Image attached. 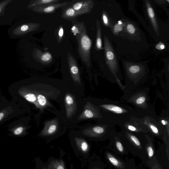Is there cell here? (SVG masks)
I'll list each match as a JSON object with an SVG mask.
<instances>
[{"label": "cell", "instance_id": "cell-20", "mask_svg": "<svg viewBox=\"0 0 169 169\" xmlns=\"http://www.w3.org/2000/svg\"><path fill=\"white\" fill-rule=\"evenodd\" d=\"M145 150L146 151L147 153L149 158L150 159L152 158L155 153L153 145L152 143L148 144L145 147Z\"/></svg>", "mask_w": 169, "mask_h": 169}, {"label": "cell", "instance_id": "cell-2", "mask_svg": "<svg viewBox=\"0 0 169 169\" xmlns=\"http://www.w3.org/2000/svg\"><path fill=\"white\" fill-rule=\"evenodd\" d=\"M71 146L76 156L86 161L89 159L91 146L83 137L74 135L70 139Z\"/></svg>", "mask_w": 169, "mask_h": 169}, {"label": "cell", "instance_id": "cell-37", "mask_svg": "<svg viewBox=\"0 0 169 169\" xmlns=\"http://www.w3.org/2000/svg\"><path fill=\"white\" fill-rule=\"evenodd\" d=\"M162 124H163V125H165L166 124V123L165 121L164 120H162Z\"/></svg>", "mask_w": 169, "mask_h": 169}, {"label": "cell", "instance_id": "cell-23", "mask_svg": "<svg viewBox=\"0 0 169 169\" xmlns=\"http://www.w3.org/2000/svg\"><path fill=\"white\" fill-rule=\"evenodd\" d=\"M37 101L38 105L44 107L46 105L47 99L42 94H39L37 96Z\"/></svg>", "mask_w": 169, "mask_h": 169}, {"label": "cell", "instance_id": "cell-11", "mask_svg": "<svg viewBox=\"0 0 169 169\" xmlns=\"http://www.w3.org/2000/svg\"><path fill=\"white\" fill-rule=\"evenodd\" d=\"M65 102L67 115L68 117H70L73 114L75 108V100L72 96L70 94H67L65 97Z\"/></svg>", "mask_w": 169, "mask_h": 169}, {"label": "cell", "instance_id": "cell-3", "mask_svg": "<svg viewBox=\"0 0 169 169\" xmlns=\"http://www.w3.org/2000/svg\"><path fill=\"white\" fill-rule=\"evenodd\" d=\"M60 150V156L59 158L50 157L47 161L44 162L40 158L37 159L36 169H68L64 159V151Z\"/></svg>", "mask_w": 169, "mask_h": 169}, {"label": "cell", "instance_id": "cell-8", "mask_svg": "<svg viewBox=\"0 0 169 169\" xmlns=\"http://www.w3.org/2000/svg\"><path fill=\"white\" fill-rule=\"evenodd\" d=\"M67 60L71 75L74 81L80 83V77L78 64L75 58L70 53L67 54Z\"/></svg>", "mask_w": 169, "mask_h": 169}, {"label": "cell", "instance_id": "cell-32", "mask_svg": "<svg viewBox=\"0 0 169 169\" xmlns=\"http://www.w3.org/2000/svg\"><path fill=\"white\" fill-rule=\"evenodd\" d=\"M146 100L144 97H142L139 98L136 101V103L138 105L143 103Z\"/></svg>", "mask_w": 169, "mask_h": 169}, {"label": "cell", "instance_id": "cell-6", "mask_svg": "<svg viewBox=\"0 0 169 169\" xmlns=\"http://www.w3.org/2000/svg\"><path fill=\"white\" fill-rule=\"evenodd\" d=\"M58 127L55 121H48L45 126L40 134V136L47 139V142H49L53 139L58 137Z\"/></svg>", "mask_w": 169, "mask_h": 169}, {"label": "cell", "instance_id": "cell-21", "mask_svg": "<svg viewBox=\"0 0 169 169\" xmlns=\"http://www.w3.org/2000/svg\"><path fill=\"white\" fill-rule=\"evenodd\" d=\"M104 108L108 109L110 110L121 113L123 112V110L120 107L117 106L111 105H103L102 106Z\"/></svg>", "mask_w": 169, "mask_h": 169}, {"label": "cell", "instance_id": "cell-31", "mask_svg": "<svg viewBox=\"0 0 169 169\" xmlns=\"http://www.w3.org/2000/svg\"><path fill=\"white\" fill-rule=\"evenodd\" d=\"M10 1H4L0 4V13L1 12V11L3 10V9Z\"/></svg>", "mask_w": 169, "mask_h": 169}, {"label": "cell", "instance_id": "cell-1", "mask_svg": "<svg viewBox=\"0 0 169 169\" xmlns=\"http://www.w3.org/2000/svg\"><path fill=\"white\" fill-rule=\"evenodd\" d=\"M78 23L79 32L75 36L78 43L79 54L84 63L88 67H90L91 41L88 36L84 23L78 22Z\"/></svg>", "mask_w": 169, "mask_h": 169}, {"label": "cell", "instance_id": "cell-27", "mask_svg": "<svg viewBox=\"0 0 169 169\" xmlns=\"http://www.w3.org/2000/svg\"><path fill=\"white\" fill-rule=\"evenodd\" d=\"M25 129L24 127L20 126L18 127L14 130L13 132L14 135H21L25 131Z\"/></svg>", "mask_w": 169, "mask_h": 169}, {"label": "cell", "instance_id": "cell-16", "mask_svg": "<svg viewBox=\"0 0 169 169\" xmlns=\"http://www.w3.org/2000/svg\"><path fill=\"white\" fill-rule=\"evenodd\" d=\"M106 156L109 161L114 167L120 169H123L124 168L123 163L119 161V159L109 153H106Z\"/></svg>", "mask_w": 169, "mask_h": 169}, {"label": "cell", "instance_id": "cell-4", "mask_svg": "<svg viewBox=\"0 0 169 169\" xmlns=\"http://www.w3.org/2000/svg\"><path fill=\"white\" fill-rule=\"evenodd\" d=\"M105 49L106 60L111 70L115 72L118 69L116 56L110 42L107 37H104Z\"/></svg>", "mask_w": 169, "mask_h": 169}, {"label": "cell", "instance_id": "cell-13", "mask_svg": "<svg viewBox=\"0 0 169 169\" xmlns=\"http://www.w3.org/2000/svg\"><path fill=\"white\" fill-rule=\"evenodd\" d=\"M61 0H35L31 1L28 7L32 8L37 7L58 3Z\"/></svg>", "mask_w": 169, "mask_h": 169}, {"label": "cell", "instance_id": "cell-35", "mask_svg": "<svg viewBox=\"0 0 169 169\" xmlns=\"http://www.w3.org/2000/svg\"><path fill=\"white\" fill-rule=\"evenodd\" d=\"M150 127L151 129L152 130V132L154 133H155V134L158 135L159 131L157 127L152 125H151Z\"/></svg>", "mask_w": 169, "mask_h": 169}, {"label": "cell", "instance_id": "cell-25", "mask_svg": "<svg viewBox=\"0 0 169 169\" xmlns=\"http://www.w3.org/2000/svg\"><path fill=\"white\" fill-rule=\"evenodd\" d=\"M124 24L121 21L116 25L113 28L114 33L115 34H118L119 32L122 30Z\"/></svg>", "mask_w": 169, "mask_h": 169}, {"label": "cell", "instance_id": "cell-34", "mask_svg": "<svg viewBox=\"0 0 169 169\" xmlns=\"http://www.w3.org/2000/svg\"><path fill=\"white\" fill-rule=\"evenodd\" d=\"M29 29V26L28 25H24L21 26L20 28V30L23 32H25L28 31Z\"/></svg>", "mask_w": 169, "mask_h": 169}, {"label": "cell", "instance_id": "cell-38", "mask_svg": "<svg viewBox=\"0 0 169 169\" xmlns=\"http://www.w3.org/2000/svg\"><path fill=\"white\" fill-rule=\"evenodd\" d=\"M153 169H161L159 168L158 167H155Z\"/></svg>", "mask_w": 169, "mask_h": 169}, {"label": "cell", "instance_id": "cell-10", "mask_svg": "<svg viewBox=\"0 0 169 169\" xmlns=\"http://www.w3.org/2000/svg\"><path fill=\"white\" fill-rule=\"evenodd\" d=\"M146 1L147 11L148 15H149L151 23H152L154 28V29H155L157 34L159 35L158 23H157V22L155 13H154V10L152 6H151L150 2L148 1Z\"/></svg>", "mask_w": 169, "mask_h": 169}, {"label": "cell", "instance_id": "cell-15", "mask_svg": "<svg viewBox=\"0 0 169 169\" xmlns=\"http://www.w3.org/2000/svg\"><path fill=\"white\" fill-rule=\"evenodd\" d=\"M97 33L96 42V49L97 50L102 49V30L100 23L98 20H97Z\"/></svg>", "mask_w": 169, "mask_h": 169}, {"label": "cell", "instance_id": "cell-36", "mask_svg": "<svg viewBox=\"0 0 169 169\" xmlns=\"http://www.w3.org/2000/svg\"><path fill=\"white\" fill-rule=\"evenodd\" d=\"M128 129L131 131L135 132L136 130V129L135 127L132 126H129L128 127Z\"/></svg>", "mask_w": 169, "mask_h": 169}, {"label": "cell", "instance_id": "cell-12", "mask_svg": "<svg viewBox=\"0 0 169 169\" xmlns=\"http://www.w3.org/2000/svg\"><path fill=\"white\" fill-rule=\"evenodd\" d=\"M38 61L43 64H49L52 61V56L48 52L43 53L40 50H36V55Z\"/></svg>", "mask_w": 169, "mask_h": 169}, {"label": "cell", "instance_id": "cell-30", "mask_svg": "<svg viewBox=\"0 0 169 169\" xmlns=\"http://www.w3.org/2000/svg\"><path fill=\"white\" fill-rule=\"evenodd\" d=\"M102 18L104 24L106 26H110V24L109 19L105 11H103V12Z\"/></svg>", "mask_w": 169, "mask_h": 169}, {"label": "cell", "instance_id": "cell-9", "mask_svg": "<svg viewBox=\"0 0 169 169\" xmlns=\"http://www.w3.org/2000/svg\"><path fill=\"white\" fill-rule=\"evenodd\" d=\"M80 15L70 6L63 9L61 13V17L64 19L73 21Z\"/></svg>", "mask_w": 169, "mask_h": 169}, {"label": "cell", "instance_id": "cell-22", "mask_svg": "<svg viewBox=\"0 0 169 169\" xmlns=\"http://www.w3.org/2000/svg\"><path fill=\"white\" fill-rule=\"evenodd\" d=\"M115 148L117 152L120 154H124L125 153V150L122 143L119 141L115 142Z\"/></svg>", "mask_w": 169, "mask_h": 169}, {"label": "cell", "instance_id": "cell-29", "mask_svg": "<svg viewBox=\"0 0 169 169\" xmlns=\"http://www.w3.org/2000/svg\"><path fill=\"white\" fill-rule=\"evenodd\" d=\"M64 33V29L63 26H60V28H59V29L58 34V35H57L58 42L59 43H60L61 42L62 39V37H63V36Z\"/></svg>", "mask_w": 169, "mask_h": 169}, {"label": "cell", "instance_id": "cell-14", "mask_svg": "<svg viewBox=\"0 0 169 169\" xmlns=\"http://www.w3.org/2000/svg\"><path fill=\"white\" fill-rule=\"evenodd\" d=\"M94 114L92 109L89 103H87L83 111L78 117V120L87 119L94 118Z\"/></svg>", "mask_w": 169, "mask_h": 169}, {"label": "cell", "instance_id": "cell-17", "mask_svg": "<svg viewBox=\"0 0 169 169\" xmlns=\"http://www.w3.org/2000/svg\"><path fill=\"white\" fill-rule=\"evenodd\" d=\"M22 95L28 101L35 104L38 106V104L37 101V97L33 93L29 91H26L24 90L21 93Z\"/></svg>", "mask_w": 169, "mask_h": 169}, {"label": "cell", "instance_id": "cell-18", "mask_svg": "<svg viewBox=\"0 0 169 169\" xmlns=\"http://www.w3.org/2000/svg\"><path fill=\"white\" fill-rule=\"evenodd\" d=\"M14 112L11 108L5 109L0 112V123Z\"/></svg>", "mask_w": 169, "mask_h": 169}, {"label": "cell", "instance_id": "cell-19", "mask_svg": "<svg viewBox=\"0 0 169 169\" xmlns=\"http://www.w3.org/2000/svg\"><path fill=\"white\" fill-rule=\"evenodd\" d=\"M130 141L135 146V148H138L139 150H142V147L140 141L137 137L133 135H130L129 136Z\"/></svg>", "mask_w": 169, "mask_h": 169}, {"label": "cell", "instance_id": "cell-33", "mask_svg": "<svg viewBox=\"0 0 169 169\" xmlns=\"http://www.w3.org/2000/svg\"><path fill=\"white\" fill-rule=\"evenodd\" d=\"M156 48L159 50H162L165 48V46L164 44L162 43H160L156 46Z\"/></svg>", "mask_w": 169, "mask_h": 169}, {"label": "cell", "instance_id": "cell-24", "mask_svg": "<svg viewBox=\"0 0 169 169\" xmlns=\"http://www.w3.org/2000/svg\"><path fill=\"white\" fill-rule=\"evenodd\" d=\"M88 169H102L99 162L94 161L90 159Z\"/></svg>", "mask_w": 169, "mask_h": 169}, {"label": "cell", "instance_id": "cell-5", "mask_svg": "<svg viewBox=\"0 0 169 169\" xmlns=\"http://www.w3.org/2000/svg\"><path fill=\"white\" fill-rule=\"evenodd\" d=\"M94 2L91 0L73 1L70 6L81 15L89 13L93 9Z\"/></svg>", "mask_w": 169, "mask_h": 169}, {"label": "cell", "instance_id": "cell-28", "mask_svg": "<svg viewBox=\"0 0 169 169\" xmlns=\"http://www.w3.org/2000/svg\"><path fill=\"white\" fill-rule=\"evenodd\" d=\"M127 32L131 34H134L135 32L136 29L135 26L131 23H128L127 26Z\"/></svg>", "mask_w": 169, "mask_h": 169}, {"label": "cell", "instance_id": "cell-7", "mask_svg": "<svg viewBox=\"0 0 169 169\" xmlns=\"http://www.w3.org/2000/svg\"><path fill=\"white\" fill-rule=\"evenodd\" d=\"M72 1H65L35 7L32 8V10L37 13L40 14H49L54 13L59 8H64L67 5L70 4Z\"/></svg>", "mask_w": 169, "mask_h": 169}, {"label": "cell", "instance_id": "cell-26", "mask_svg": "<svg viewBox=\"0 0 169 169\" xmlns=\"http://www.w3.org/2000/svg\"><path fill=\"white\" fill-rule=\"evenodd\" d=\"M129 72L135 74L138 72L140 70V67L137 65H133L130 66L129 69Z\"/></svg>", "mask_w": 169, "mask_h": 169}]
</instances>
